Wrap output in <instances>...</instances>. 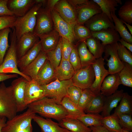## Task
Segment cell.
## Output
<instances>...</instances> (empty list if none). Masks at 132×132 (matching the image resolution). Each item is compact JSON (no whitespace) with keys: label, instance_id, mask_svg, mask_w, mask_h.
Segmentation results:
<instances>
[{"label":"cell","instance_id":"cell-30","mask_svg":"<svg viewBox=\"0 0 132 132\" xmlns=\"http://www.w3.org/2000/svg\"><path fill=\"white\" fill-rule=\"evenodd\" d=\"M100 7L102 12L105 14L113 22L111 16L112 13H115L116 7L122 4L121 0H93Z\"/></svg>","mask_w":132,"mask_h":132},{"label":"cell","instance_id":"cell-16","mask_svg":"<svg viewBox=\"0 0 132 132\" xmlns=\"http://www.w3.org/2000/svg\"><path fill=\"white\" fill-rule=\"evenodd\" d=\"M54 9L67 22L71 24H77L75 11L67 0H59Z\"/></svg>","mask_w":132,"mask_h":132},{"label":"cell","instance_id":"cell-41","mask_svg":"<svg viewBox=\"0 0 132 132\" xmlns=\"http://www.w3.org/2000/svg\"><path fill=\"white\" fill-rule=\"evenodd\" d=\"M47 59L55 69L59 65L62 59L60 38L57 46L46 53Z\"/></svg>","mask_w":132,"mask_h":132},{"label":"cell","instance_id":"cell-36","mask_svg":"<svg viewBox=\"0 0 132 132\" xmlns=\"http://www.w3.org/2000/svg\"><path fill=\"white\" fill-rule=\"evenodd\" d=\"M101 123L102 126L110 132H120L123 130L119 124L117 115L114 114L103 117Z\"/></svg>","mask_w":132,"mask_h":132},{"label":"cell","instance_id":"cell-54","mask_svg":"<svg viewBox=\"0 0 132 132\" xmlns=\"http://www.w3.org/2000/svg\"><path fill=\"white\" fill-rule=\"evenodd\" d=\"M59 0H47L45 5L47 6L46 7L50 10L54 9L55 6Z\"/></svg>","mask_w":132,"mask_h":132},{"label":"cell","instance_id":"cell-31","mask_svg":"<svg viewBox=\"0 0 132 132\" xmlns=\"http://www.w3.org/2000/svg\"><path fill=\"white\" fill-rule=\"evenodd\" d=\"M111 16L114 23V29L120 37L126 42L132 44V35L127 30L122 21L117 17L115 13H111Z\"/></svg>","mask_w":132,"mask_h":132},{"label":"cell","instance_id":"cell-56","mask_svg":"<svg viewBox=\"0 0 132 132\" xmlns=\"http://www.w3.org/2000/svg\"><path fill=\"white\" fill-rule=\"evenodd\" d=\"M6 122V118L0 117V132H2V128L5 126Z\"/></svg>","mask_w":132,"mask_h":132},{"label":"cell","instance_id":"cell-47","mask_svg":"<svg viewBox=\"0 0 132 132\" xmlns=\"http://www.w3.org/2000/svg\"><path fill=\"white\" fill-rule=\"evenodd\" d=\"M83 90L76 86L73 85L71 86L67 90L66 97L77 106Z\"/></svg>","mask_w":132,"mask_h":132},{"label":"cell","instance_id":"cell-1","mask_svg":"<svg viewBox=\"0 0 132 132\" xmlns=\"http://www.w3.org/2000/svg\"><path fill=\"white\" fill-rule=\"evenodd\" d=\"M27 108L41 116L52 118L60 122L68 117L66 111L53 99L45 97L28 105Z\"/></svg>","mask_w":132,"mask_h":132},{"label":"cell","instance_id":"cell-29","mask_svg":"<svg viewBox=\"0 0 132 132\" xmlns=\"http://www.w3.org/2000/svg\"><path fill=\"white\" fill-rule=\"evenodd\" d=\"M77 48L82 68L92 65L96 59L87 48L86 40L80 42Z\"/></svg>","mask_w":132,"mask_h":132},{"label":"cell","instance_id":"cell-26","mask_svg":"<svg viewBox=\"0 0 132 132\" xmlns=\"http://www.w3.org/2000/svg\"><path fill=\"white\" fill-rule=\"evenodd\" d=\"M42 51L40 41H39L26 54L17 60L18 68L21 72L34 60Z\"/></svg>","mask_w":132,"mask_h":132},{"label":"cell","instance_id":"cell-37","mask_svg":"<svg viewBox=\"0 0 132 132\" xmlns=\"http://www.w3.org/2000/svg\"><path fill=\"white\" fill-rule=\"evenodd\" d=\"M118 15L122 21L131 25L132 23V0H127L119 9Z\"/></svg>","mask_w":132,"mask_h":132},{"label":"cell","instance_id":"cell-44","mask_svg":"<svg viewBox=\"0 0 132 132\" xmlns=\"http://www.w3.org/2000/svg\"><path fill=\"white\" fill-rule=\"evenodd\" d=\"M60 41L62 58L69 60L70 55L75 46L67 39L61 36Z\"/></svg>","mask_w":132,"mask_h":132},{"label":"cell","instance_id":"cell-6","mask_svg":"<svg viewBox=\"0 0 132 132\" xmlns=\"http://www.w3.org/2000/svg\"><path fill=\"white\" fill-rule=\"evenodd\" d=\"M36 114L30 109L22 113L16 115L6 122L2 132H16L26 129L32 125L31 122Z\"/></svg>","mask_w":132,"mask_h":132},{"label":"cell","instance_id":"cell-5","mask_svg":"<svg viewBox=\"0 0 132 132\" xmlns=\"http://www.w3.org/2000/svg\"><path fill=\"white\" fill-rule=\"evenodd\" d=\"M73 85L71 79L62 81L56 79L48 84L42 86L46 97L54 99L58 104H60L63 98L66 96L68 88Z\"/></svg>","mask_w":132,"mask_h":132},{"label":"cell","instance_id":"cell-17","mask_svg":"<svg viewBox=\"0 0 132 132\" xmlns=\"http://www.w3.org/2000/svg\"><path fill=\"white\" fill-rule=\"evenodd\" d=\"M39 38L33 33L23 35L17 40L16 48L18 59L26 54L38 41Z\"/></svg>","mask_w":132,"mask_h":132},{"label":"cell","instance_id":"cell-33","mask_svg":"<svg viewBox=\"0 0 132 132\" xmlns=\"http://www.w3.org/2000/svg\"><path fill=\"white\" fill-rule=\"evenodd\" d=\"M86 43L88 50L96 59L102 57L104 51L105 46L102 44L100 40L92 36L87 39Z\"/></svg>","mask_w":132,"mask_h":132},{"label":"cell","instance_id":"cell-27","mask_svg":"<svg viewBox=\"0 0 132 132\" xmlns=\"http://www.w3.org/2000/svg\"><path fill=\"white\" fill-rule=\"evenodd\" d=\"M60 37L55 29L49 33L39 37L42 51L46 53L55 49L58 44Z\"/></svg>","mask_w":132,"mask_h":132},{"label":"cell","instance_id":"cell-51","mask_svg":"<svg viewBox=\"0 0 132 132\" xmlns=\"http://www.w3.org/2000/svg\"><path fill=\"white\" fill-rule=\"evenodd\" d=\"M68 3L74 8L77 7L87 3L89 1L88 0H67Z\"/></svg>","mask_w":132,"mask_h":132},{"label":"cell","instance_id":"cell-35","mask_svg":"<svg viewBox=\"0 0 132 132\" xmlns=\"http://www.w3.org/2000/svg\"><path fill=\"white\" fill-rule=\"evenodd\" d=\"M106 97L100 94L96 96L87 106L85 113L99 114L103 110Z\"/></svg>","mask_w":132,"mask_h":132},{"label":"cell","instance_id":"cell-42","mask_svg":"<svg viewBox=\"0 0 132 132\" xmlns=\"http://www.w3.org/2000/svg\"><path fill=\"white\" fill-rule=\"evenodd\" d=\"M74 31L77 42L86 40L92 36L91 32L84 24H77L75 26Z\"/></svg>","mask_w":132,"mask_h":132},{"label":"cell","instance_id":"cell-20","mask_svg":"<svg viewBox=\"0 0 132 132\" xmlns=\"http://www.w3.org/2000/svg\"><path fill=\"white\" fill-rule=\"evenodd\" d=\"M121 84L119 73L110 74L105 78L101 86V94L107 97L114 93Z\"/></svg>","mask_w":132,"mask_h":132},{"label":"cell","instance_id":"cell-59","mask_svg":"<svg viewBox=\"0 0 132 132\" xmlns=\"http://www.w3.org/2000/svg\"><path fill=\"white\" fill-rule=\"evenodd\" d=\"M132 132L128 131H126V130H123L121 132Z\"/></svg>","mask_w":132,"mask_h":132},{"label":"cell","instance_id":"cell-7","mask_svg":"<svg viewBox=\"0 0 132 132\" xmlns=\"http://www.w3.org/2000/svg\"><path fill=\"white\" fill-rule=\"evenodd\" d=\"M55 29L50 10L46 7L38 10L33 33L39 37L48 34Z\"/></svg>","mask_w":132,"mask_h":132},{"label":"cell","instance_id":"cell-25","mask_svg":"<svg viewBox=\"0 0 132 132\" xmlns=\"http://www.w3.org/2000/svg\"><path fill=\"white\" fill-rule=\"evenodd\" d=\"M75 72L69 60L62 58L59 65L55 69V77L60 81L69 80Z\"/></svg>","mask_w":132,"mask_h":132},{"label":"cell","instance_id":"cell-4","mask_svg":"<svg viewBox=\"0 0 132 132\" xmlns=\"http://www.w3.org/2000/svg\"><path fill=\"white\" fill-rule=\"evenodd\" d=\"M16 103L11 85L7 87L2 82L0 83V117L8 120L17 115Z\"/></svg>","mask_w":132,"mask_h":132},{"label":"cell","instance_id":"cell-14","mask_svg":"<svg viewBox=\"0 0 132 132\" xmlns=\"http://www.w3.org/2000/svg\"><path fill=\"white\" fill-rule=\"evenodd\" d=\"M84 24L91 32H98L108 28L114 29L113 22L102 12L93 16Z\"/></svg>","mask_w":132,"mask_h":132},{"label":"cell","instance_id":"cell-48","mask_svg":"<svg viewBox=\"0 0 132 132\" xmlns=\"http://www.w3.org/2000/svg\"><path fill=\"white\" fill-rule=\"evenodd\" d=\"M69 61L75 72L82 68L77 48L75 46L70 55Z\"/></svg>","mask_w":132,"mask_h":132},{"label":"cell","instance_id":"cell-45","mask_svg":"<svg viewBox=\"0 0 132 132\" xmlns=\"http://www.w3.org/2000/svg\"><path fill=\"white\" fill-rule=\"evenodd\" d=\"M117 53L120 60L132 66V55L131 52L120 42L117 44Z\"/></svg>","mask_w":132,"mask_h":132},{"label":"cell","instance_id":"cell-3","mask_svg":"<svg viewBox=\"0 0 132 132\" xmlns=\"http://www.w3.org/2000/svg\"><path fill=\"white\" fill-rule=\"evenodd\" d=\"M43 5L42 3H36L24 15L17 17L14 27L17 40L26 33H33L36 25L38 11Z\"/></svg>","mask_w":132,"mask_h":132},{"label":"cell","instance_id":"cell-39","mask_svg":"<svg viewBox=\"0 0 132 132\" xmlns=\"http://www.w3.org/2000/svg\"><path fill=\"white\" fill-rule=\"evenodd\" d=\"M122 62L123 67L119 73L121 84L132 88V66L126 63Z\"/></svg>","mask_w":132,"mask_h":132},{"label":"cell","instance_id":"cell-2","mask_svg":"<svg viewBox=\"0 0 132 132\" xmlns=\"http://www.w3.org/2000/svg\"><path fill=\"white\" fill-rule=\"evenodd\" d=\"M10 33V44L3 61L0 65V73L17 74L26 79L28 81L31 78L23 74L18 67L16 45L17 38L14 27Z\"/></svg>","mask_w":132,"mask_h":132},{"label":"cell","instance_id":"cell-49","mask_svg":"<svg viewBox=\"0 0 132 132\" xmlns=\"http://www.w3.org/2000/svg\"><path fill=\"white\" fill-rule=\"evenodd\" d=\"M16 19L15 16H0V31L7 28L14 27Z\"/></svg>","mask_w":132,"mask_h":132},{"label":"cell","instance_id":"cell-50","mask_svg":"<svg viewBox=\"0 0 132 132\" xmlns=\"http://www.w3.org/2000/svg\"><path fill=\"white\" fill-rule=\"evenodd\" d=\"M8 1V0H0V16H14L7 7Z\"/></svg>","mask_w":132,"mask_h":132},{"label":"cell","instance_id":"cell-43","mask_svg":"<svg viewBox=\"0 0 132 132\" xmlns=\"http://www.w3.org/2000/svg\"><path fill=\"white\" fill-rule=\"evenodd\" d=\"M96 96L89 88L83 90L78 101V107L84 111L87 106Z\"/></svg>","mask_w":132,"mask_h":132},{"label":"cell","instance_id":"cell-38","mask_svg":"<svg viewBox=\"0 0 132 132\" xmlns=\"http://www.w3.org/2000/svg\"><path fill=\"white\" fill-rule=\"evenodd\" d=\"M7 28L0 31V65L2 63L7 51L10 47L8 36L11 30Z\"/></svg>","mask_w":132,"mask_h":132},{"label":"cell","instance_id":"cell-22","mask_svg":"<svg viewBox=\"0 0 132 132\" xmlns=\"http://www.w3.org/2000/svg\"><path fill=\"white\" fill-rule=\"evenodd\" d=\"M39 126L41 132H72L60 127L57 123L49 118L35 115L33 119Z\"/></svg>","mask_w":132,"mask_h":132},{"label":"cell","instance_id":"cell-32","mask_svg":"<svg viewBox=\"0 0 132 132\" xmlns=\"http://www.w3.org/2000/svg\"><path fill=\"white\" fill-rule=\"evenodd\" d=\"M61 104L68 113V117L77 118L84 115L85 113L78 106L71 101L67 97H64Z\"/></svg>","mask_w":132,"mask_h":132},{"label":"cell","instance_id":"cell-46","mask_svg":"<svg viewBox=\"0 0 132 132\" xmlns=\"http://www.w3.org/2000/svg\"><path fill=\"white\" fill-rule=\"evenodd\" d=\"M119 124L123 130L132 132V115L121 114L117 115Z\"/></svg>","mask_w":132,"mask_h":132},{"label":"cell","instance_id":"cell-34","mask_svg":"<svg viewBox=\"0 0 132 132\" xmlns=\"http://www.w3.org/2000/svg\"><path fill=\"white\" fill-rule=\"evenodd\" d=\"M119 105L116 107L113 114L116 115L121 114H132V96L127 92H124Z\"/></svg>","mask_w":132,"mask_h":132},{"label":"cell","instance_id":"cell-13","mask_svg":"<svg viewBox=\"0 0 132 132\" xmlns=\"http://www.w3.org/2000/svg\"><path fill=\"white\" fill-rule=\"evenodd\" d=\"M74 9L77 24H84L93 16L102 12L99 5L93 0H89L87 3L78 6Z\"/></svg>","mask_w":132,"mask_h":132},{"label":"cell","instance_id":"cell-55","mask_svg":"<svg viewBox=\"0 0 132 132\" xmlns=\"http://www.w3.org/2000/svg\"><path fill=\"white\" fill-rule=\"evenodd\" d=\"M119 42L123 46L131 52H132V44H131L126 42L121 38L120 39Z\"/></svg>","mask_w":132,"mask_h":132},{"label":"cell","instance_id":"cell-52","mask_svg":"<svg viewBox=\"0 0 132 132\" xmlns=\"http://www.w3.org/2000/svg\"><path fill=\"white\" fill-rule=\"evenodd\" d=\"M18 75L17 74H8L0 73V82L15 77H17Z\"/></svg>","mask_w":132,"mask_h":132},{"label":"cell","instance_id":"cell-21","mask_svg":"<svg viewBox=\"0 0 132 132\" xmlns=\"http://www.w3.org/2000/svg\"><path fill=\"white\" fill-rule=\"evenodd\" d=\"M91 33L92 36L101 41L104 46L118 43L120 39L119 34L114 29L108 28Z\"/></svg>","mask_w":132,"mask_h":132},{"label":"cell","instance_id":"cell-9","mask_svg":"<svg viewBox=\"0 0 132 132\" xmlns=\"http://www.w3.org/2000/svg\"><path fill=\"white\" fill-rule=\"evenodd\" d=\"M71 79L73 85L82 90L89 88L95 79L92 65L82 68L75 72Z\"/></svg>","mask_w":132,"mask_h":132},{"label":"cell","instance_id":"cell-11","mask_svg":"<svg viewBox=\"0 0 132 132\" xmlns=\"http://www.w3.org/2000/svg\"><path fill=\"white\" fill-rule=\"evenodd\" d=\"M28 81L21 76L14 80L11 84L16 103L17 112H22L27 108L25 102L26 85Z\"/></svg>","mask_w":132,"mask_h":132},{"label":"cell","instance_id":"cell-12","mask_svg":"<svg viewBox=\"0 0 132 132\" xmlns=\"http://www.w3.org/2000/svg\"><path fill=\"white\" fill-rule=\"evenodd\" d=\"M104 59L102 57L96 59L92 65L94 72L95 79L90 89L96 95L101 94L100 89L105 78L109 75L108 70L104 67Z\"/></svg>","mask_w":132,"mask_h":132},{"label":"cell","instance_id":"cell-28","mask_svg":"<svg viewBox=\"0 0 132 132\" xmlns=\"http://www.w3.org/2000/svg\"><path fill=\"white\" fill-rule=\"evenodd\" d=\"M123 89L117 90L114 93L106 97L104 107L102 112L101 115L103 117L110 115L111 110L117 107L118 103L120 101L124 94Z\"/></svg>","mask_w":132,"mask_h":132},{"label":"cell","instance_id":"cell-53","mask_svg":"<svg viewBox=\"0 0 132 132\" xmlns=\"http://www.w3.org/2000/svg\"><path fill=\"white\" fill-rule=\"evenodd\" d=\"M89 127L91 128L92 132H110L102 126H91Z\"/></svg>","mask_w":132,"mask_h":132},{"label":"cell","instance_id":"cell-23","mask_svg":"<svg viewBox=\"0 0 132 132\" xmlns=\"http://www.w3.org/2000/svg\"><path fill=\"white\" fill-rule=\"evenodd\" d=\"M55 77V69L47 59L34 79L40 85L47 84Z\"/></svg>","mask_w":132,"mask_h":132},{"label":"cell","instance_id":"cell-58","mask_svg":"<svg viewBox=\"0 0 132 132\" xmlns=\"http://www.w3.org/2000/svg\"><path fill=\"white\" fill-rule=\"evenodd\" d=\"M124 24L126 25V26L128 28L130 32V33L132 35V26L126 22H125L122 21Z\"/></svg>","mask_w":132,"mask_h":132},{"label":"cell","instance_id":"cell-24","mask_svg":"<svg viewBox=\"0 0 132 132\" xmlns=\"http://www.w3.org/2000/svg\"><path fill=\"white\" fill-rule=\"evenodd\" d=\"M61 127L72 132H92L90 127L86 126L77 118L66 117L59 123Z\"/></svg>","mask_w":132,"mask_h":132},{"label":"cell","instance_id":"cell-57","mask_svg":"<svg viewBox=\"0 0 132 132\" xmlns=\"http://www.w3.org/2000/svg\"><path fill=\"white\" fill-rule=\"evenodd\" d=\"M32 132L33 127L32 125L26 129L19 131L16 132Z\"/></svg>","mask_w":132,"mask_h":132},{"label":"cell","instance_id":"cell-10","mask_svg":"<svg viewBox=\"0 0 132 132\" xmlns=\"http://www.w3.org/2000/svg\"><path fill=\"white\" fill-rule=\"evenodd\" d=\"M117 43L105 46L103 58L107 62L109 75L119 73L123 67V63L118 55Z\"/></svg>","mask_w":132,"mask_h":132},{"label":"cell","instance_id":"cell-15","mask_svg":"<svg viewBox=\"0 0 132 132\" xmlns=\"http://www.w3.org/2000/svg\"><path fill=\"white\" fill-rule=\"evenodd\" d=\"M46 97L44 90L34 79L28 81L26 87L25 102L27 106L29 104Z\"/></svg>","mask_w":132,"mask_h":132},{"label":"cell","instance_id":"cell-8","mask_svg":"<svg viewBox=\"0 0 132 132\" xmlns=\"http://www.w3.org/2000/svg\"><path fill=\"white\" fill-rule=\"evenodd\" d=\"M50 12L55 29L60 35L73 44L77 41L74 31L76 24H71L67 22L54 9L50 10Z\"/></svg>","mask_w":132,"mask_h":132},{"label":"cell","instance_id":"cell-18","mask_svg":"<svg viewBox=\"0 0 132 132\" xmlns=\"http://www.w3.org/2000/svg\"><path fill=\"white\" fill-rule=\"evenodd\" d=\"M36 3L35 0H8L7 5L9 9L18 17L25 14Z\"/></svg>","mask_w":132,"mask_h":132},{"label":"cell","instance_id":"cell-40","mask_svg":"<svg viewBox=\"0 0 132 132\" xmlns=\"http://www.w3.org/2000/svg\"><path fill=\"white\" fill-rule=\"evenodd\" d=\"M103 117L99 114L87 113L77 118L88 127L102 126L101 123Z\"/></svg>","mask_w":132,"mask_h":132},{"label":"cell","instance_id":"cell-19","mask_svg":"<svg viewBox=\"0 0 132 132\" xmlns=\"http://www.w3.org/2000/svg\"><path fill=\"white\" fill-rule=\"evenodd\" d=\"M47 59L46 53L42 51L36 58L21 72L31 79H34Z\"/></svg>","mask_w":132,"mask_h":132}]
</instances>
